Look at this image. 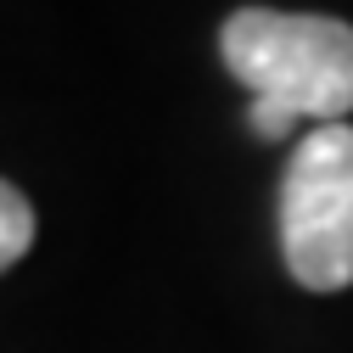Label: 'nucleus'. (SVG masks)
<instances>
[{"label": "nucleus", "mask_w": 353, "mask_h": 353, "mask_svg": "<svg viewBox=\"0 0 353 353\" xmlns=\"http://www.w3.org/2000/svg\"><path fill=\"white\" fill-rule=\"evenodd\" d=\"M225 68L252 90L247 123L258 141L347 123L353 112V28L336 17H292L247 6L219 34Z\"/></svg>", "instance_id": "f257e3e1"}, {"label": "nucleus", "mask_w": 353, "mask_h": 353, "mask_svg": "<svg viewBox=\"0 0 353 353\" xmlns=\"http://www.w3.org/2000/svg\"><path fill=\"white\" fill-rule=\"evenodd\" d=\"M281 247L308 292L353 286V123H320L297 141L281 185Z\"/></svg>", "instance_id": "f03ea898"}, {"label": "nucleus", "mask_w": 353, "mask_h": 353, "mask_svg": "<svg viewBox=\"0 0 353 353\" xmlns=\"http://www.w3.org/2000/svg\"><path fill=\"white\" fill-rule=\"evenodd\" d=\"M28 247H34V208L17 185L0 180V270H12Z\"/></svg>", "instance_id": "7ed1b4c3"}]
</instances>
